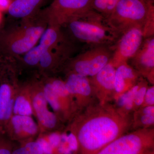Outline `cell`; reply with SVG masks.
<instances>
[{"instance_id": "f1b7e54d", "label": "cell", "mask_w": 154, "mask_h": 154, "mask_svg": "<svg viewBox=\"0 0 154 154\" xmlns=\"http://www.w3.org/2000/svg\"><path fill=\"white\" fill-rule=\"evenodd\" d=\"M147 2L149 4H152V5H154V0H146Z\"/></svg>"}, {"instance_id": "e0dca14e", "label": "cell", "mask_w": 154, "mask_h": 154, "mask_svg": "<svg viewBox=\"0 0 154 154\" xmlns=\"http://www.w3.org/2000/svg\"><path fill=\"white\" fill-rule=\"evenodd\" d=\"M60 110V118L65 124L69 123L78 114L76 107L67 90L64 79L56 75L50 76Z\"/></svg>"}, {"instance_id": "52a82bcc", "label": "cell", "mask_w": 154, "mask_h": 154, "mask_svg": "<svg viewBox=\"0 0 154 154\" xmlns=\"http://www.w3.org/2000/svg\"><path fill=\"white\" fill-rule=\"evenodd\" d=\"M95 154H154V128L127 133Z\"/></svg>"}, {"instance_id": "d4e9b609", "label": "cell", "mask_w": 154, "mask_h": 154, "mask_svg": "<svg viewBox=\"0 0 154 154\" xmlns=\"http://www.w3.org/2000/svg\"><path fill=\"white\" fill-rule=\"evenodd\" d=\"M13 142L5 135L0 134V154H12Z\"/></svg>"}, {"instance_id": "484cf974", "label": "cell", "mask_w": 154, "mask_h": 154, "mask_svg": "<svg viewBox=\"0 0 154 154\" xmlns=\"http://www.w3.org/2000/svg\"><path fill=\"white\" fill-rule=\"evenodd\" d=\"M154 106V86H149L145 95L142 106Z\"/></svg>"}, {"instance_id": "603a6c76", "label": "cell", "mask_w": 154, "mask_h": 154, "mask_svg": "<svg viewBox=\"0 0 154 154\" xmlns=\"http://www.w3.org/2000/svg\"><path fill=\"white\" fill-rule=\"evenodd\" d=\"M20 143L19 146L13 149L12 154H44L42 146L36 139Z\"/></svg>"}, {"instance_id": "7402d4cb", "label": "cell", "mask_w": 154, "mask_h": 154, "mask_svg": "<svg viewBox=\"0 0 154 154\" xmlns=\"http://www.w3.org/2000/svg\"><path fill=\"white\" fill-rule=\"evenodd\" d=\"M138 87V82L114 101L116 108L122 115L130 116L133 112L134 99Z\"/></svg>"}, {"instance_id": "5bb4252c", "label": "cell", "mask_w": 154, "mask_h": 154, "mask_svg": "<svg viewBox=\"0 0 154 154\" xmlns=\"http://www.w3.org/2000/svg\"><path fill=\"white\" fill-rule=\"evenodd\" d=\"M39 134L37 123L32 116L13 114L6 125L4 135L20 143L36 139Z\"/></svg>"}, {"instance_id": "ac0fdd59", "label": "cell", "mask_w": 154, "mask_h": 154, "mask_svg": "<svg viewBox=\"0 0 154 154\" xmlns=\"http://www.w3.org/2000/svg\"><path fill=\"white\" fill-rule=\"evenodd\" d=\"M141 77L128 63L122 64L116 67L114 79L115 95L114 101L135 85Z\"/></svg>"}, {"instance_id": "cb8c5ba5", "label": "cell", "mask_w": 154, "mask_h": 154, "mask_svg": "<svg viewBox=\"0 0 154 154\" xmlns=\"http://www.w3.org/2000/svg\"><path fill=\"white\" fill-rule=\"evenodd\" d=\"M120 0H94L92 8L105 19L110 16Z\"/></svg>"}, {"instance_id": "44dd1931", "label": "cell", "mask_w": 154, "mask_h": 154, "mask_svg": "<svg viewBox=\"0 0 154 154\" xmlns=\"http://www.w3.org/2000/svg\"><path fill=\"white\" fill-rule=\"evenodd\" d=\"M13 114L33 116L30 95L25 82L20 85L14 102Z\"/></svg>"}, {"instance_id": "4316f807", "label": "cell", "mask_w": 154, "mask_h": 154, "mask_svg": "<svg viewBox=\"0 0 154 154\" xmlns=\"http://www.w3.org/2000/svg\"><path fill=\"white\" fill-rule=\"evenodd\" d=\"M11 3V0H0V11L2 12L8 11Z\"/></svg>"}, {"instance_id": "9a60e30c", "label": "cell", "mask_w": 154, "mask_h": 154, "mask_svg": "<svg viewBox=\"0 0 154 154\" xmlns=\"http://www.w3.org/2000/svg\"><path fill=\"white\" fill-rule=\"evenodd\" d=\"M127 63L154 85V36L144 38L139 49Z\"/></svg>"}, {"instance_id": "5b68a950", "label": "cell", "mask_w": 154, "mask_h": 154, "mask_svg": "<svg viewBox=\"0 0 154 154\" xmlns=\"http://www.w3.org/2000/svg\"><path fill=\"white\" fill-rule=\"evenodd\" d=\"M113 46L99 45L84 48L67 61L62 72L65 75L74 73L94 76L111 61Z\"/></svg>"}, {"instance_id": "d6986e66", "label": "cell", "mask_w": 154, "mask_h": 154, "mask_svg": "<svg viewBox=\"0 0 154 154\" xmlns=\"http://www.w3.org/2000/svg\"><path fill=\"white\" fill-rule=\"evenodd\" d=\"M46 0H11L7 12L14 19H21L33 16L42 9Z\"/></svg>"}, {"instance_id": "7c38bea8", "label": "cell", "mask_w": 154, "mask_h": 154, "mask_svg": "<svg viewBox=\"0 0 154 154\" xmlns=\"http://www.w3.org/2000/svg\"><path fill=\"white\" fill-rule=\"evenodd\" d=\"M65 75L66 87L74 102L78 113L98 103L89 77L74 73Z\"/></svg>"}, {"instance_id": "8fae6325", "label": "cell", "mask_w": 154, "mask_h": 154, "mask_svg": "<svg viewBox=\"0 0 154 154\" xmlns=\"http://www.w3.org/2000/svg\"><path fill=\"white\" fill-rule=\"evenodd\" d=\"M67 37L61 28L48 25L37 44L15 63L19 71L22 69L36 71L42 56L64 41Z\"/></svg>"}, {"instance_id": "277c9868", "label": "cell", "mask_w": 154, "mask_h": 154, "mask_svg": "<svg viewBox=\"0 0 154 154\" xmlns=\"http://www.w3.org/2000/svg\"><path fill=\"white\" fill-rule=\"evenodd\" d=\"M152 15L154 5L146 0H120L106 19L110 27L122 35L134 27L143 30L147 21Z\"/></svg>"}, {"instance_id": "83f0119b", "label": "cell", "mask_w": 154, "mask_h": 154, "mask_svg": "<svg viewBox=\"0 0 154 154\" xmlns=\"http://www.w3.org/2000/svg\"><path fill=\"white\" fill-rule=\"evenodd\" d=\"M6 64H7V63L0 61V80L2 79L3 73H4V72H5Z\"/></svg>"}, {"instance_id": "9c48e42d", "label": "cell", "mask_w": 154, "mask_h": 154, "mask_svg": "<svg viewBox=\"0 0 154 154\" xmlns=\"http://www.w3.org/2000/svg\"><path fill=\"white\" fill-rule=\"evenodd\" d=\"M94 0H53L40 10L48 25L62 28L68 22L92 9Z\"/></svg>"}, {"instance_id": "6da1fadb", "label": "cell", "mask_w": 154, "mask_h": 154, "mask_svg": "<svg viewBox=\"0 0 154 154\" xmlns=\"http://www.w3.org/2000/svg\"><path fill=\"white\" fill-rule=\"evenodd\" d=\"M65 130L75 138L77 154H95L131 130V115H122L112 103H96L76 114Z\"/></svg>"}, {"instance_id": "30bf717a", "label": "cell", "mask_w": 154, "mask_h": 154, "mask_svg": "<svg viewBox=\"0 0 154 154\" xmlns=\"http://www.w3.org/2000/svg\"><path fill=\"white\" fill-rule=\"evenodd\" d=\"M79 48L68 38L42 56L36 69L38 76H51L62 71L66 63Z\"/></svg>"}, {"instance_id": "3957f363", "label": "cell", "mask_w": 154, "mask_h": 154, "mask_svg": "<svg viewBox=\"0 0 154 154\" xmlns=\"http://www.w3.org/2000/svg\"><path fill=\"white\" fill-rule=\"evenodd\" d=\"M67 36L84 48L99 45L113 46L121 34L94 9L86 11L62 27Z\"/></svg>"}, {"instance_id": "8992f818", "label": "cell", "mask_w": 154, "mask_h": 154, "mask_svg": "<svg viewBox=\"0 0 154 154\" xmlns=\"http://www.w3.org/2000/svg\"><path fill=\"white\" fill-rule=\"evenodd\" d=\"M30 95L33 116L37 121L39 134L62 131L66 124L50 110L39 76L25 82Z\"/></svg>"}, {"instance_id": "7a4b0ae2", "label": "cell", "mask_w": 154, "mask_h": 154, "mask_svg": "<svg viewBox=\"0 0 154 154\" xmlns=\"http://www.w3.org/2000/svg\"><path fill=\"white\" fill-rule=\"evenodd\" d=\"M0 33V61L14 63L38 43L48 23L40 10Z\"/></svg>"}, {"instance_id": "ffe728a7", "label": "cell", "mask_w": 154, "mask_h": 154, "mask_svg": "<svg viewBox=\"0 0 154 154\" xmlns=\"http://www.w3.org/2000/svg\"><path fill=\"white\" fill-rule=\"evenodd\" d=\"M154 106H142L131 114V130L154 128Z\"/></svg>"}, {"instance_id": "ba28073f", "label": "cell", "mask_w": 154, "mask_h": 154, "mask_svg": "<svg viewBox=\"0 0 154 154\" xmlns=\"http://www.w3.org/2000/svg\"><path fill=\"white\" fill-rule=\"evenodd\" d=\"M19 72L16 64L7 63L0 80V134H4L6 125L13 115L14 102L21 84Z\"/></svg>"}, {"instance_id": "2e32d148", "label": "cell", "mask_w": 154, "mask_h": 154, "mask_svg": "<svg viewBox=\"0 0 154 154\" xmlns=\"http://www.w3.org/2000/svg\"><path fill=\"white\" fill-rule=\"evenodd\" d=\"M115 71V67L110 62L97 74L89 77L97 102L100 105H105L114 101Z\"/></svg>"}, {"instance_id": "4fadbf2b", "label": "cell", "mask_w": 154, "mask_h": 154, "mask_svg": "<svg viewBox=\"0 0 154 154\" xmlns=\"http://www.w3.org/2000/svg\"><path fill=\"white\" fill-rule=\"evenodd\" d=\"M144 38L143 29L140 27L130 28L122 34L113 46V57L110 62L115 68L127 63L139 49Z\"/></svg>"}, {"instance_id": "f546056e", "label": "cell", "mask_w": 154, "mask_h": 154, "mask_svg": "<svg viewBox=\"0 0 154 154\" xmlns=\"http://www.w3.org/2000/svg\"><path fill=\"white\" fill-rule=\"evenodd\" d=\"M2 12L0 11V25L1 24V22L2 21Z\"/></svg>"}]
</instances>
